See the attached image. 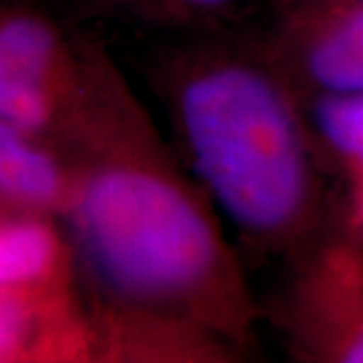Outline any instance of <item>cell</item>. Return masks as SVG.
Wrapping results in <instances>:
<instances>
[{"label":"cell","instance_id":"6da1fadb","mask_svg":"<svg viewBox=\"0 0 363 363\" xmlns=\"http://www.w3.org/2000/svg\"><path fill=\"white\" fill-rule=\"evenodd\" d=\"M71 216L99 285L143 321L220 325L233 272L204 208L164 168L111 160L71 196Z\"/></svg>","mask_w":363,"mask_h":363},{"label":"cell","instance_id":"7a4b0ae2","mask_svg":"<svg viewBox=\"0 0 363 363\" xmlns=\"http://www.w3.org/2000/svg\"><path fill=\"white\" fill-rule=\"evenodd\" d=\"M182 133L222 212L257 236L289 233L309 198L297 113L283 89L250 65H212L180 93Z\"/></svg>","mask_w":363,"mask_h":363},{"label":"cell","instance_id":"3957f363","mask_svg":"<svg viewBox=\"0 0 363 363\" xmlns=\"http://www.w3.org/2000/svg\"><path fill=\"white\" fill-rule=\"evenodd\" d=\"M57 40L30 16L0 23V119L21 131H37L52 113L51 81Z\"/></svg>","mask_w":363,"mask_h":363},{"label":"cell","instance_id":"277c9868","mask_svg":"<svg viewBox=\"0 0 363 363\" xmlns=\"http://www.w3.org/2000/svg\"><path fill=\"white\" fill-rule=\"evenodd\" d=\"M59 293L0 289V362L25 355H65L79 343Z\"/></svg>","mask_w":363,"mask_h":363},{"label":"cell","instance_id":"5b68a950","mask_svg":"<svg viewBox=\"0 0 363 363\" xmlns=\"http://www.w3.org/2000/svg\"><path fill=\"white\" fill-rule=\"evenodd\" d=\"M63 247L45 222L14 218L0 222V289L59 293Z\"/></svg>","mask_w":363,"mask_h":363},{"label":"cell","instance_id":"8992f818","mask_svg":"<svg viewBox=\"0 0 363 363\" xmlns=\"http://www.w3.org/2000/svg\"><path fill=\"white\" fill-rule=\"evenodd\" d=\"M23 133L0 119V194L26 206L57 204L65 196L63 172Z\"/></svg>","mask_w":363,"mask_h":363},{"label":"cell","instance_id":"52a82bcc","mask_svg":"<svg viewBox=\"0 0 363 363\" xmlns=\"http://www.w3.org/2000/svg\"><path fill=\"white\" fill-rule=\"evenodd\" d=\"M305 63L313 81L325 91L335 95L363 93V9L313 40Z\"/></svg>","mask_w":363,"mask_h":363},{"label":"cell","instance_id":"ba28073f","mask_svg":"<svg viewBox=\"0 0 363 363\" xmlns=\"http://www.w3.org/2000/svg\"><path fill=\"white\" fill-rule=\"evenodd\" d=\"M343 362L363 363V325L362 329L353 335L350 345L343 350Z\"/></svg>","mask_w":363,"mask_h":363},{"label":"cell","instance_id":"9c48e42d","mask_svg":"<svg viewBox=\"0 0 363 363\" xmlns=\"http://www.w3.org/2000/svg\"><path fill=\"white\" fill-rule=\"evenodd\" d=\"M186 2H190L194 6H200V9H216V6H220V4L228 2V0H186Z\"/></svg>","mask_w":363,"mask_h":363},{"label":"cell","instance_id":"30bf717a","mask_svg":"<svg viewBox=\"0 0 363 363\" xmlns=\"http://www.w3.org/2000/svg\"><path fill=\"white\" fill-rule=\"evenodd\" d=\"M357 160H362V162H363V143H362V152H359V156H357Z\"/></svg>","mask_w":363,"mask_h":363}]
</instances>
